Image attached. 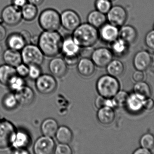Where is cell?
I'll return each mask as SVG.
<instances>
[{
	"mask_svg": "<svg viewBox=\"0 0 154 154\" xmlns=\"http://www.w3.org/2000/svg\"><path fill=\"white\" fill-rule=\"evenodd\" d=\"M63 39L58 31H43L38 36L37 45L44 56L54 58L61 52Z\"/></svg>",
	"mask_w": 154,
	"mask_h": 154,
	"instance_id": "1",
	"label": "cell"
},
{
	"mask_svg": "<svg viewBox=\"0 0 154 154\" xmlns=\"http://www.w3.org/2000/svg\"><path fill=\"white\" fill-rule=\"evenodd\" d=\"M72 32V37L81 48H93L100 40L98 29L88 22L81 24Z\"/></svg>",
	"mask_w": 154,
	"mask_h": 154,
	"instance_id": "2",
	"label": "cell"
},
{
	"mask_svg": "<svg viewBox=\"0 0 154 154\" xmlns=\"http://www.w3.org/2000/svg\"><path fill=\"white\" fill-rule=\"evenodd\" d=\"M120 85L116 77L104 75L99 78L96 83V90L99 96L111 99L120 90Z\"/></svg>",
	"mask_w": 154,
	"mask_h": 154,
	"instance_id": "3",
	"label": "cell"
},
{
	"mask_svg": "<svg viewBox=\"0 0 154 154\" xmlns=\"http://www.w3.org/2000/svg\"><path fill=\"white\" fill-rule=\"evenodd\" d=\"M38 23L43 31H58L61 27L60 14L56 9L47 8L41 12Z\"/></svg>",
	"mask_w": 154,
	"mask_h": 154,
	"instance_id": "4",
	"label": "cell"
},
{
	"mask_svg": "<svg viewBox=\"0 0 154 154\" xmlns=\"http://www.w3.org/2000/svg\"><path fill=\"white\" fill-rule=\"evenodd\" d=\"M22 58L23 63L29 66L32 65L41 66L44 60V56L37 44H26L21 50Z\"/></svg>",
	"mask_w": 154,
	"mask_h": 154,
	"instance_id": "5",
	"label": "cell"
},
{
	"mask_svg": "<svg viewBox=\"0 0 154 154\" xmlns=\"http://www.w3.org/2000/svg\"><path fill=\"white\" fill-rule=\"evenodd\" d=\"M16 133L12 123L5 118L0 119V149H5L12 146Z\"/></svg>",
	"mask_w": 154,
	"mask_h": 154,
	"instance_id": "6",
	"label": "cell"
},
{
	"mask_svg": "<svg viewBox=\"0 0 154 154\" xmlns=\"http://www.w3.org/2000/svg\"><path fill=\"white\" fill-rule=\"evenodd\" d=\"M35 86L39 93L48 95L53 93L57 89V82L55 77L48 74H41L36 80Z\"/></svg>",
	"mask_w": 154,
	"mask_h": 154,
	"instance_id": "7",
	"label": "cell"
},
{
	"mask_svg": "<svg viewBox=\"0 0 154 154\" xmlns=\"http://www.w3.org/2000/svg\"><path fill=\"white\" fill-rule=\"evenodd\" d=\"M61 26L66 30L73 32L81 24L79 14L74 10L67 9L60 14Z\"/></svg>",
	"mask_w": 154,
	"mask_h": 154,
	"instance_id": "8",
	"label": "cell"
},
{
	"mask_svg": "<svg viewBox=\"0 0 154 154\" xmlns=\"http://www.w3.org/2000/svg\"><path fill=\"white\" fill-rule=\"evenodd\" d=\"M106 15L108 22L119 28L125 25L128 17L126 10L120 5H112Z\"/></svg>",
	"mask_w": 154,
	"mask_h": 154,
	"instance_id": "9",
	"label": "cell"
},
{
	"mask_svg": "<svg viewBox=\"0 0 154 154\" xmlns=\"http://www.w3.org/2000/svg\"><path fill=\"white\" fill-rule=\"evenodd\" d=\"M1 18L3 23L8 26L18 25L23 19L21 9L13 5H7L2 11Z\"/></svg>",
	"mask_w": 154,
	"mask_h": 154,
	"instance_id": "10",
	"label": "cell"
},
{
	"mask_svg": "<svg viewBox=\"0 0 154 154\" xmlns=\"http://www.w3.org/2000/svg\"><path fill=\"white\" fill-rule=\"evenodd\" d=\"M113 56L110 49L102 47L94 49L90 58L95 66L104 68L113 60Z\"/></svg>",
	"mask_w": 154,
	"mask_h": 154,
	"instance_id": "11",
	"label": "cell"
},
{
	"mask_svg": "<svg viewBox=\"0 0 154 154\" xmlns=\"http://www.w3.org/2000/svg\"><path fill=\"white\" fill-rule=\"evenodd\" d=\"M56 143L53 137L42 136L38 138L34 143L33 151L35 154L54 153Z\"/></svg>",
	"mask_w": 154,
	"mask_h": 154,
	"instance_id": "12",
	"label": "cell"
},
{
	"mask_svg": "<svg viewBox=\"0 0 154 154\" xmlns=\"http://www.w3.org/2000/svg\"><path fill=\"white\" fill-rule=\"evenodd\" d=\"M119 28L107 22L98 29L99 39L110 44L119 38Z\"/></svg>",
	"mask_w": 154,
	"mask_h": 154,
	"instance_id": "13",
	"label": "cell"
},
{
	"mask_svg": "<svg viewBox=\"0 0 154 154\" xmlns=\"http://www.w3.org/2000/svg\"><path fill=\"white\" fill-rule=\"evenodd\" d=\"M152 61V54L146 50H141L136 53L133 60L137 70L143 71L148 69Z\"/></svg>",
	"mask_w": 154,
	"mask_h": 154,
	"instance_id": "14",
	"label": "cell"
},
{
	"mask_svg": "<svg viewBox=\"0 0 154 154\" xmlns=\"http://www.w3.org/2000/svg\"><path fill=\"white\" fill-rule=\"evenodd\" d=\"M63 58L54 57L49 63L50 71L54 77L61 78L66 76L68 71V67Z\"/></svg>",
	"mask_w": 154,
	"mask_h": 154,
	"instance_id": "15",
	"label": "cell"
},
{
	"mask_svg": "<svg viewBox=\"0 0 154 154\" xmlns=\"http://www.w3.org/2000/svg\"><path fill=\"white\" fill-rule=\"evenodd\" d=\"M14 95L18 104L23 106L31 105L34 101L35 97V93L33 90L25 85L16 90Z\"/></svg>",
	"mask_w": 154,
	"mask_h": 154,
	"instance_id": "16",
	"label": "cell"
},
{
	"mask_svg": "<svg viewBox=\"0 0 154 154\" xmlns=\"http://www.w3.org/2000/svg\"><path fill=\"white\" fill-rule=\"evenodd\" d=\"M77 65V71L82 77H88L95 73L96 66L91 58H82Z\"/></svg>",
	"mask_w": 154,
	"mask_h": 154,
	"instance_id": "17",
	"label": "cell"
},
{
	"mask_svg": "<svg viewBox=\"0 0 154 154\" xmlns=\"http://www.w3.org/2000/svg\"><path fill=\"white\" fill-rule=\"evenodd\" d=\"M97 112V119L103 125L111 124L116 118V113L112 108L104 106L99 108Z\"/></svg>",
	"mask_w": 154,
	"mask_h": 154,
	"instance_id": "18",
	"label": "cell"
},
{
	"mask_svg": "<svg viewBox=\"0 0 154 154\" xmlns=\"http://www.w3.org/2000/svg\"><path fill=\"white\" fill-rule=\"evenodd\" d=\"M81 48L78 45L72 35H66L63 37L61 46V52L65 55L79 54Z\"/></svg>",
	"mask_w": 154,
	"mask_h": 154,
	"instance_id": "19",
	"label": "cell"
},
{
	"mask_svg": "<svg viewBox=\"0 0 154 154\" xmlns=\"http://www.w3.org/2000/svg\"><path fill=\"white\" fill-rule=\"evenodd\" d=\"M138 33L136 29L130 25H124L119 28V38L128 44L134 43L137 39Z\"/></svg>",
	"mask_w": 154,
	"mask_h": 154,
	"instance_id": "20",
	"label": "cell"
},
{
	"mask_svg": "<svg viewBox=\"0 0 154 154\" xmlns=\"http://www.w3.org/2000/svg\"><path fill=\"white\" fill-rule=\"evenodd\" d=\"M57 121L52 118H49L43 120L41 125V131L45 136L53 137L58 129Z\"/></svg>",
	"mask_w": 154,
	"mask_h": 154,
	"instance_id": "21",
	"label": "cell"
},
{
	"mask_svg": "<svg viewBox=\"0 0 154 154\" xmlns=\"http://www.w3.org/2000/svg\"><path fill=\"white\" fill-rule=\"evenodd\" d=\"M16 69L7 64L0 66V83L9 86L14 78L17 76Z\"/></svg>",
	"mask_w": 154,
	"mask_h": 154,
	"instance_id": "22",
	"label": "cell"
},
{
	"mask_svg": "<svg viewBox=\"0 0 154 154\" xmlns=\"http://www.w3.org/2000/svg\"><path fill=\"white\" fill-rule=\"evenodd\" d=\"M8 49L15 50H21L27 44L20 33H13L8 35L6 40Z\"/></svg>",
	"mask_w": 154,
	"mask_h": 154,
	"instance_id": "23",
	"label": "cell"
},
{
	"mask_svg": "<svg viewBox=\"0 0 154 154\" xmlns=\"http://www.w3.org/2000/svg\"><path fill=\"white\" fill-rule=\"evenodd\" d=\"M3 58L7 65L16 68L23 62L21 54L19 51L8 49L5 51Z\"/></svg>",
	"mask_w": 154,
	"mask_h": 154,
	"instance_id": "24",
	"label": "cell"
},
{
	"mask_svg": "<svg viewBox=\"0 0 154 154\" xmlns=\"http://www.w3.org/2000/svg\"><path fill=\"white\" fill-rule=\"evenodd\" d=\"M87 20L88 23L97 29L107 22L106 15L96 10L89 13Z\"/></svg>",
	"mask_w": 154,
	"mask_h": 154,
	"instance_id": "25",
	"label": "cell"
},
{
	"mask_svg": "<svg viewBox=\"0 0 154 154\" xmlns=\"http://www.w3.org/2000/svg\"><path fill=\"white\" fill-rule=\"evenodd\" d=\"M110 49L113 56L120 57L124 56L127 52L129 44L121 39L118 38L116 40L110 43Z\"/></svg>",
	"mask_w": 154,
	"mask_h": 154,
	"instance_id": "26",
	"label": "cell"
},
{
	"mask_svg": "<svg viewBox=\"0 0 154 154\" xmlns=\"http://www.w3.org/2000/svg\"><path fill=\"white\" fill-rule=\"evenodd\" d=\"M55 137L59 143L69 144L73 140V134L69 127L63 125L59 127Z\"/></svg>",
	"mask_w": 154,
	"mask_h": 154,
	"instance_id": "27",
	"label": "cell"
},
{
	"mask_svg": "<svg viewBox=\"0 0 154 154\" xmlns=\"http://www.w3.org/2000/svg\"><path fill=\"white\" fill-rule=\"evenodd\" d=\"M23 19L26 21H32L38 16V6L28 2L21 8Z\"/></svg>",
	"mask_w": 154,
	"mask_h": 154,
	"instance_id": "28",
	"label": "cell"
},
{
	"mask_svg": "<svg viewBox=\"0 0 154 154\" xmlns=\"http://www.w3.org/2000/svg\"><path fill=\"white\" fill-rule=\"evenodd\" d=\"M108 74L115 77H120L124 73L125 66L119 60H112L106 67Z\"/></svg>",
	"mask_w": 154,
	"mask_h": 154,
	"instance_id": "29",
	"label": "cell"
},
{
	"mask_svg": "<svg viewBox=\"0 0 154 154\" xmlns=\"http://www.w3.org/2000/svg\"><path fill=\"white\" fill-rule=\"evenodd\" d=\"M144 99L134 93L129 95L126 105L128 110L132 112H137L143 108Z\"/></svg>",
	"mask_w": 154,
	"mask_h": 154,
	"instance_id": "30",
	"label": "cell"
},
{
	"mask_svg": "<svg viewBox=\"0 0 154 154\" xmlns=\"http://www.w3.org/2000/svg\"><path fill=\"white\" fill-rule=\"evenodd\" d=\"M31 139L27 133L23 131L17 132L12 146L15 149H25L30 143Z\"/></svg>",
	"mask_w": 154,
	"mask_h": 154,
	"instance_id": "31",
	"label": "cell"
},
{
	"mask_svg": "<svg viewBox=\"0 0 154 154\" xmlns=\"http://www.w3.org/2000/svg\"><path fill=\"white\" fill-rule=\"evenodd\" d=\"M135 94L146 99L150 97L152 95L151 87L148 83L144 81L137 82L134 87Z\"/></svg>",
	"mask_w": 154,
	"mask_h": 154,
	"instance_id": "32",
	"label": "cell"
},
{
	"mask_svg": "<svg viewBox=\"0 0 154 154\" xmlns=\"http://www.w3.org/2000/svg\"><path fill=\"white\" fill-rule=\"evenodd\" d=\"M129 95L124 90H119L112 98L115 108H120L125 106L128 99Z\"/></svg>",
	"mask_w": 154,
	"mask_h": 154,
	"instance_id": "33",
	"label": "cell"
},
{
	"mask_svg": "<svg viewBox=\"0 0 154 154\" xmlns=\"http://www.w3.org/2000/svg\"><path fill=\"white\" fill-rule=\"evenodd\" d=\"M112 2L110 0H95V10L106 14L112 6Z\"/></svg>",
	"mask_w": 154,
	"mask_h": 154,
	"instance_id": "34",
	"label": "cell"
},
{
	"mask_svg": "<svg viewBox=\"0 0 154 154\" xmlns=\"http://www.w3.org/2000/svg\"><path fill=\"white\" fill-rule=\"evenodd\" d=\"M2 104L4 107L7 110H13L17 107L18 101L15 95L13 94H7L3 99Z\"/></svg>",
	"mask_w": 154,
	"mask_h": 154,
	"instance_id": "35",
	"label": "cell"
},
{
	"mask_svg": "<svg viewBox=\"0 0 154 154\" xmlns=\"http://www.w3.org/2000/svg\"><path fill=\"white\" fill-rule=\"evenodd\" d=\"M141 147L152 150L154 148V136L151 134H146L141 137L140 140Z\"/></svg>",
	"mask_w": 154,
	"mask_h": 154,
	"instance_id": "36",
	"label": "cell"
},
{
	"mask_svg": "<svg viewBox=\"0 0 154 154\" xmlns=\"http://www.w3.org/2000/svg\"><path fill=\"white\" fill-rule=\"evenodd\" d=\"M55 154H72V148L69 144L60 143L56 146L54 153Z\"/></svg>",
	"mask_w": 154,
	"mask_h": 154,
	"instance_id": "37",
	"label": "cell"
},
{
	"mask_svg": "<svg viewBox=\"0 0 154 154\" xmlns=\"http://www.w3.org/2000/svg\"><path fill=\"white\" fill-rule=\"evenodd\" d=\"M23 86H24V81L23 78L17 75L13 79L8 86L10 87L12 90L16 91Z\"/></svg>",
	"mask_w": 154,
	"mask_h": 154,
	"instance_id": "38",
	"label": "cell"
},
{
	"mask_svg": "<svg viewBox=\"0 0 154 154\" xmlns=\"http://www.w3.org/2000/svg\"><path fill=\"white\" fill-rule=\"evenodd\" d=\"M40 66L37 65H32L29 66V76L32 79L36 80L42 74Z\"/></svg>",
	"mask_w": 154,
	"mask_h": 154,
	"instance_id": "39",
	"label": "cell"
},
{
	"mask_svg": "<svg viewBox=\"0 0 154 154\" xmlns=\"http://www.w3.org/2000/svg\"><path fill=\"white\" fill-rule=\"evenodd\" d=\"M79 57V54L65 55L63 59L67 66H74L78 64L80 59Z\"/></svg>",
	"mask_w": 154,
	"mask_h": 154,
	"instance_id": "40",
	"label": "cell"
},
{
	"mask_svg": "<svg viewBox=\"0 0 154 154\" xmlns=\"http://www.w3.org/2000/svg\"><path fill=\"white\" fill-rule=\"evenodd\" d=\"M145 43L150 49L154 51V30L149 31L145 38Z\"/></svg>",
	"mask_w": 154,
	"mask_h": 154,
	"instance_id": "41",
	"label": "cell"
},
{
	"mask_svg": "<svg viewBox=\"0 0 154 154\" xmlns=\"http://www.w3.org/2000/svg\"><path fill=\"white\" fill-rule=\"evenodd\" d=\"M16 70L17 75L21 77L25 78L29 76V66L24 63H21L17 66Z\"/></svg>",
	"mask_w": 154,
	"mask_h": 154,
	"instance_id": "42",
	"label": "cell"
},
{
	"mask_svg": "<svg viewBox=\"0 0 154 154\" xmlns=\"http://www.w3.org/2000/svg\"><path fill=\"white\" fill-rule=\"evenodd\" d=\"M143 108L148 111H152L154 109V99L149 97L146 99L143 102Z\"/></svg>",
	"mask_w": 154,
	"mask_h": 154,
	"instance_id": "43",
	"label": "cell"
},
{
	"mask_svg": "<svg viewBox=\"0 0 154 154\" xmlns=\"http://www.w3.org/2000/svg\"><path fill=\"white\" fill-rule=\"evenodd\" d=\"M133 80L135 82H139L143 81L144 79L145 75L143 72L141 71L137 70L133 73L132 75Z\"/></svg>",
	"mask_w": 154,
	"mask_h": 154,
	"instance_id": "44",
	"label": "cell"
},
{
	"mask_svg": "<svg viewBox=\"0 0 154 154\" xmlns=\"http://www.w3.org/2000/svg\"><path fill=\"white\" fill-rule=\"evenodd\" d=\"M106 98L99 96L97 97L95 99L94 102V105L95 107L97 109L102 107L105 106V102H106Z\"/></svg>",
	"mask_w": 154,
	"mask_h": 154,
	"instance_id": "45",
	"label": "cell"
},
{
	"mask_svg": "<svg viewBox=\"0 0 154 154\" xmlns=\"http://www.w3.org/2000/svg\"><path fill=\"white\" fill-rule=\"evenodd\" d=\"M22 37L24 39V40L26 42V43L29 44L31 43L32 36L29 31L26 30H23L20 32Z\"/></svg>",
	"mask_w": 154,
	"mask_h": 154,
	"instance_id": "46",
	"label": "cell"
},
{
	"mask_svg": "<svg viewBox=\"0 0 154 154\" xmlns=\"http://www.w3.org/2000/svg\"><path fill=\"white\" fill-rule=\"evenodd\" d=\"M11 2L12 5L20 9L28 2L27 0H12Z\"/></svg>",
	"mask_w": 154,
	"mask_h": 154,
	"instance_id": "47",
	"label": "cell"
},
{
	"mask_svg": "<svg viewBox=\"0 0 154 154\" xmlns=\"http://www.w3.org/2000/svg\"><path fill=\"white\" fill-rule=\"evenodd\" d=\"M134 154H151L152 152L150 150L141 147L136 150L133 153Z\"/></svg>",
	"mask_w": 154,
	"mask_h": 154,
	"instance_id": "48",
	"label": "cell"
},
{
	"mask_svg": "<svg viewBox=\"0 0 154 154\" xmlns=\"http://www.w3.org/2000/svg\"><path fill=\"white\" fill-rule=\"evenodd\" d=\"M7 35V32L5 27L0 24V42L3 40Z\"/></svg>",
	"mask_w": 154,
	"mask_h": 154,
	"instance_id": "49",
	"label": "cell"
},
{
	"mask_svg": "<svg viewBox=\"0 0 154 154\" xmlns=\"http://www.w3.org/2000/svg\"><path fill=\"white\" fill-rule=\"evenodd\" d=\"M27 1L28 2L38 6L41 5L44 2L45 0H27Z\"/></svg>",
	"mask_w": 154,
	"mask_h": 154,
	"instance_id": "50",
	"label": "cell"
},
{
	"mask_svg": "<svg viewBox=\"0 0 154 154\" xmlns=\"http://www.w3.org/2000/svg\"><path fill=\"white\" fill-rule=\"evenodd\" d=\"M14 153L15 154H29V152L25 149H15V151L14 152Z\"/></svg>",
	"mask_w": 154,
	"mask_h": 154,
	"instance_id": "51",
	"label": "cell"
},
{
	"mask_svg": "<svg viewBox=\"0 0 154 154\" xmlns=\"http://www.w3.org/2000/svg\"><path fill=\"white\" fill-rule=\"evenodd\" d=\"M150 69V71L152 72V74H154V54H152V61L151 62V65L149 67L148 69Z\"/></svg>",
	"mask_w": 154,
	"mask_h": 154,
	"instance_id": "52",
	"label": "cell"
},
{
	"mask_svg": "<svg viewBox=\"0 0 154 154\" xmlns=\"http://www.w3.org/2000/svg\"><path fill=\"white\" fill-rule=\"evenodd\" d=\"M3 51V48L2 47V45H0V54Z\"/></svg>",
	"mask_w": 154,
	"mask_h": 154,
	"instance_id": "53",
	"label": "cell"
},
{
	"mask_svg": "<svg viewBox=\"0 0 154 154\" xmlns=\"http://www.w3.org/2000/svg\"><path fill=\"white\" fill-rule=\"evenodd\" d=\"M110 1H111V2H114V1H116V0H110Z\"/></svg>",
	"mask_w": 154,
	"mask_h": 154,
	"instance_id": "54",
	"label": "cell"
},
{
	"mask_svg": "<svg viewBox=\"0 0 154 154\" xmlns=\"http://www.w3.org/2000/svg\"><path fill=\"white\" fill-rule=\"evenodd\" d=\"M153 30H154V24H153Z\"/></svg>",
	"mask_w": 154,
	"mask_h": 154,
	"instance_id": "55",
	"label": "cell"
}]
</instances>
